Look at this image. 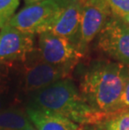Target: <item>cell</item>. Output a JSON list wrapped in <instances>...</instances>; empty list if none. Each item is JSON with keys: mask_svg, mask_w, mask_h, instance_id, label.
Returning a JSON list of instances; mask_svg holds the SVG:
<instances>
[{"mask_svg": "<svg viewBox=\"0 0 129 130\" xmlns=\"http://www.w3.org/2000/svg\"><path fill=\"white\" fill-rule=\"evenodd\" d=\"M26 107L56 113L79 125H97L108 119L90 106L70 78L29 94Z\"/></svg>", "mask_w": 129, "mask_h": 130, "instance_id": "cell-1", "label": "cell"}, {"mask_svg": "<svg viewBox=\"0 0 129 130\" xmlns=\"http://www.w3.org/2000/svg\"><path fill=\"white\" fill-rule=\"evenodd\" d=\"M128 78L127 66L113 60H99L85 73L80 92L96 112L109 119L116 114L117 102Z\"/></svg>", "mask_w": 129, "mask_h": 130, "instance_id": "cell-2", "label": "cell"}, {"mask_svg": "<svg viewBox=\"0 0 129 130\" xmlns=\"http://www.w3.org/2000/svg\"><path fill=\"white\" fill-rule=\"evenodd\" d=\"M68 0H45L26 5L15 13L9 25L31 35L47 32L51 22Z\"/></svg>", "mask_w": 129, "mask_h": 130, "instance_id": "cell-3", "label": "cell"}, {"mask_svg": "<svg viewBox=\"0 0 129 130\" xmlns=\"http://www.w3.org/2000/svg\"><path fill=\"white\" fill-rule=\"evenodd\" d=\"M73 70L54 66L40 59L35 51L23 63L21 87L27 94L44 89L54 82L69 78Z\"/></svg>", "mask_w": 129, "mask_h": 130, "instance_id": "cell-4", "label": "cell"}, {"mask_svg": "<svg viewBox=\"0 0 129 130\" xmlns=\"http://www.w3.org/2000/svg\"><path fill=\"white\" fill-rule=\"evenodd\" d=\"M97 48L112 60L129 67V26L112 13L97 35Z\"/></svg>", "mask_w": 129, "mask_h": 130, "instance_id": "cell-5", "label": "cell"}, {"mask_svg": "<svg viewBox=\"0 0 129 130\" xmlns=\"http://www.w3.org/2000/svg\"><path fill=\"white\" fill-rule=\"evenodd\" d=\"M41 60L49 64L74 70L84 56L74 42L50 32L39 35L36 47Z\"/></svg>", "mask_w": 129, "mask_h": 130, "instance_id": "cell-6", "label": "cell"}, {"mask_svg": "<svg viewBox=\"0 0 129 130\" xmlns=\"http://www.w3.org/2000/svg\"><path fill=\"white\" fill-rule=\"evenodd\" d=\"M81 18L76 45L81 53L85 55L91 41L112 15L106 0H81Z\"/></svg>", "mask_w": 129, "mask_h": 130, "instance_id": "cell-7", "label": "cell"}, {"mask_svg": "<svg viewBox=\"0 0 129 130\" xmlns=\"http://www.w3.org/2000/svg\"><path fill=\"white\" fill-rule=\"evenodd\" d=\"M34 35L5 25L0 30V62L24 63L35 51Z\"/></svg>", "mask_w": 129, "mask_h": 130, "instance_id": "cell-8", "label": "cell"}, {"mask_svg": "<svg viewBox=\"0 0 129 130\" xmlns=\"http://www.w3.org/2000/svg\"><path fill=\"white\" fill-rule=\"evenodd\" d=\"M81 18V0H68L51 22L47 32L66 38L75 43L77 40Z\"/></svg>", "mask_w": 129, "mask_h": 130, "instance_id": "cell-9", "label": "cell"}, {"mask_svg": "<svg viewBox=\"0 0 129 130\" xmlns=\"http://www.w3.org/2000/svg\"><path fill=\"white\" fill-rule=\"evenodd\" d=\"M27 115L37 130H77L80 125L56 113L26 107Z\"/></svg>", "mask_w": 129, "mask_h": 130, "instance_id": "cell-10", "label": "cell"}, {"mask_svg": "<svg viewBox=\"0 0 129 130\" xmlns=\"http://www.w3.org/2000/svg\"><path fill=\"white\" fill-rule=\"evenodd\" d=\"M31 124L26 111L10 107L0 111V130H24Z\"/></svg>", "mask_w": 129, "mask_h": 130, "instance_id": "cell-11", "label": "cell"}, {"mask_svg": "<svg viewBox=\"0 0 129 130\" xmlns=\"http://www.w3.org/2000/svg\"><path fill=\"white\" fill-rule=\"evenodd\" d=\"M9 70L7 63L0 62V111L13 107L11 105L14 96L13 83Z\"/></svg>", "mask_w": 129, "mask_h": 130, "instance_id": "cell-12", "label": "cell"}, {"mask_svg": "<svg viewBox=\"0 0 129 130\" xmlns=\"http://www.w3.org/2000/svg\"><path fill=\"white\" fill-rule=\"evenodd\" d=\"M19 6L20 0H0V29L9 24Z\"/></svg>", "mask_w": 129, "mask_h": 130, "instance_id": "cell-13", "label": "cell"}, {"mask_svg": "<svg viewBox=\"0 0 129 130\" xmlns=\"http://www.w3.org/2000/svg\"><path fill=\"white\" fill-rule=\"evenodd\" d=\"M101 123L106 130H129V111L112 116Z\"/></svg>", "mask_w": 129, "mask_h": 130, "instance_id": "cell-14", "label": "cell"}, {"mask_svg": "<svg viewBox=\"0 0 129 130\" xmlns=\"http://www.w3.org/2000/svg\"><path fill=\"white\" fill-rule=\"evenodd\" d=\"M112 13L119 18L129 14V0H106Z\"/></svg>", "mask_w": 129, "mask_h": 130, "instance_id": "cell-15", "label": "cell"}, {"mask_svg": "<svg viewBox=\"0 0 129 130\" xmlns=\"http://www.w3.org/2000/svg\"><path fill=\"white\" fill-rule=\"evenodd\" d=\"M125 111H129V78L124 86L123 91L117 102L116 114ZM115 114V115H116Z\"/></svg>", "mask_w": 129, "mask_h": 130, "instance_id": "cell-16", "label": "cell"}, {"mask_svg": "<svg viewBox=\"0 0 129 130\" xmlns=\"http://www.w3.org/2000/svg\"><path fill=\"white\" fill-rule=\"evenodd\" d=\"M87 130H106V129L103 126L102 123H99L97 124V125H91V127L87 128Z\"/></svg>", "mask_w": 129, "mask_h": 130, "instance_id": "cell-17", "label": "cell"}, {"mask_svg": "<svg viewBox=\"0 0 129 130\" xmlns=\"http://www.w3.org/2000/svg\"><path fill=\"white\" fill-rule=\"evenodd\" d=\"M43 1H45V0H24V2H25V4L26 5L32 4H35V3L43 2Z\"/></svg>", "mask_w": 129, "mask_h": 130, "instance_id": "cell-18", "label": "cell"}, {"mask_svg": "<svg viewBox=\"0 0 129 130\" xmlns=\"http://www.w3.org/2000/svg\"><path fill=\"white\" fill-rule=\"evenodd\" d=\"M122 19L123 21L125 22L126 24H127V25L129 26V14H127V15H125L124 17H122V18H121Z\"/></svg>", "mask_w": 129, "mask_h": 130, "instance_id": "cell-19", "label": "cell"}, {"mask_svg": "<svg viewBox=\"0 0 129 130\" xmlns=\"http://www.w3.org/2000/svg\"><path fill=\"white\" fill-rule=\"evenodd\" d=\"M24 130H37V129L35 128V127L31 123V124H29L28 127H26V128H24Z\"/></svg>", "mask_w": 129, "mask_h": 130, "instance_id": "cell-20", "label": "cell"}, {"mask_svg": "<svg viewBox=\"0 0 129 130\" xmlns=\"http://www.w3.org/2000/svg\"><path fill=\"white\" fill-rule=\"evenodd\" d=\"M77 130H87V129L85 128V125H80L79 128Z\"/></svg>", "mask_w": 129, "mask_h": 130, "instance_id": "cell-21", "label": "cell"}]
</instances>
